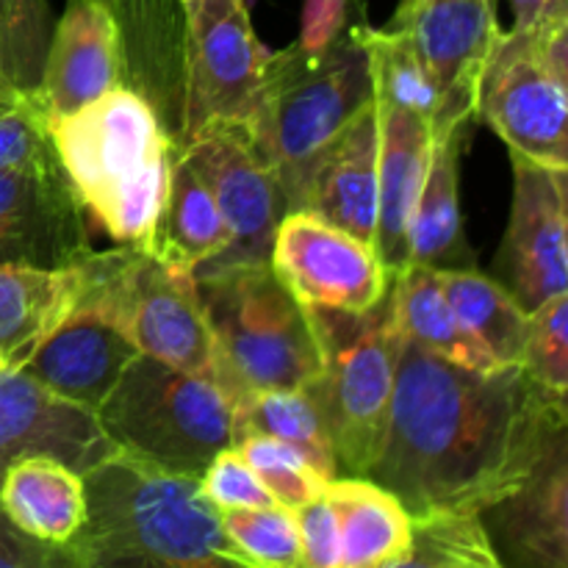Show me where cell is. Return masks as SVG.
Returning <instances> with one entry per match:
<instances>
[{
    "instance_id": "cell-1",
    "label": "cell",
    "mask_w": 568,
    "mask_h": 568,
    "mask_svg": "<svg viewBox=\"0 0 568 568\" xmlns=\"http://www.w3.org/2000/svg\"><path fill=\"white\" fill-rule=\"evenodd\" d=\"M566 427V397L521 366L471 372L403 336L386 438L366 477L410 519L480 516Z\"/></svg>"
},
{
    "instance_id": "cell-2",
    "label": "cell",
    "mask_w": 568,
    "mask_h": 568,
    "mask_svg": "<svg viewBox=\"0 0 568 568\" xmlns=\"http://www.w3.org/2000/svg\"><path fill=\"white\" fill-rule=\"evenodd\" d=\"M83 486L87 521L67 544L72 568H247L197 477L116 449Z\"/></svg>"
},
{
    "instance_id": "cell-3",
    "label": "cell",
    "mask_w": 568,
    "mask_h": 568,
    "mask_svg": "<svg viewBox=\"0 0 568 568\" xmlns=\"http://www.w3.org/2000/svg\"><path fill=\"white\" fill-rule=\"evenodd\" d=\"M55 155L87 214L122 247L148 244L164 203L178 142L153 105L120 87L50 122Z\"/></svg>"
},
{
    "instance_id": "cell-4",
    "label": "cell",
    "mask_w": 568,
    "mask_h": 568,
    "mask_svg": "<svg viewBox=\"0 0 568 568\" xmlns=\"http://www.w3.org/2000/svg\"><path fill=\"white\" fill-rule=\"evenodd\" d=\"M364 17L349 22L325 44H288L266 53L258 105L244 125L286 194L297 209L305 172L322 148L372 103Z\"/></svg>"
},
{
    "instance_id": "cell-5",
    "label": "cell",
    "mask_w": 568,
    "mask_h": 568,
    "mask_svg": "<svg viewBox=\"0 0 568 568\" xmlns=\"http://www.w3.org/2000/svg\"><path fill=\"white\" fill-rule=\"evenodd\" d=\"M214 333L222 388L236 403L250 392L308 388L322 372L311 311L264 264H209L192 272Z\"/></svg>"
},
{
    "instance_id": "cell-6",
    "label": "cell",
    "mask_w": 568,
    "mask_h": 568,
    "mask_svg": "<svg viewBox=\"0 0 568 568\" xmlns=\"http://www.w3.org/2000/svg\"><path fill=\"white\" fill-rule=\"evenodd\" d=\"M94 419L120 453L189 477L242 444L225 388L148 355L133 358Z\"/></svg>"
},
{
    "instance_id": "cell-7",
    "label": "cell",
    "mask_w": 568,
    "mask_h": 568,
    "mask_svg": "<svg viewBox=\"0 0 568 568\" xmlns=\"http://www.w3.org/2000/svg\"><path fill=\"white\" fill-rule=\"evenodd\" d=\"M322 372L305 392L314 399L336 453L338 475L366 477L383 449L403 333L392 288L364 314L308 308Z\"/></svg>"
},
{
    "instance_id": "cell-8",
    "label": "cell",
    "mask_w": 568,
    "mask_h": 568,
    "mask_svg": "<svg viewBox=\"0 0 568 568\" xmlns=\"http://www.w3.org/2000/svg\"><path fill=\"white\" fill-rule=\"evenodd\" d=\"M83 272L87 286L78 311L120 331L139 355L222 388L214 333L189 272L170 270L144 250L122 244L105 253L92 250L83 258Z\"/></svg>"
},
{
    "instance_id": "cell-9",
    "label": "cell",
    "mask_w": 568,
    "mask_h": 568,
    "mask_svg": "<svg viewBox=\"0 0 568 568\" xmlns=\"http://www.w3.org/2000/svg\"><path fill=\"white\" fill-rule=\"evenodd\" d=\"M568 14L503 31L477 87L475 116L510 153L568 170Z\"/></svg>"
},
{
    "instance_id": "cell-10",
    "label": "cell",
    "mask_w": 568,
    "mask_h": 568,
    "mask_svg": "<svg viewBox=\"0 0 568 568\" xmlns=\"http://www.w3.org/2000/svg\"><path fill=\"white\" fill-rule=\"evenodd\" d=\"M183 131L181 142L211 128L247 125L264 83L266 50L244 0H183Z\"/></svg>"
},
{
    "instance_id": "cell-11",
    "label": "cell",
    "mask_w": 568,
    "mask_h": 568,
    "mask_svg": "<svg viewBox=\"0 0 568 568\" xmlns=\"http://www.w3.org/2000/svg\"><path fill=\"white\" fill-rule=\"evenodd\" d=\"M270 264L305 308L364 314L392 288L375 244L311 211H288L275 231Z\"/></svg>"
},
{
    "instance_id": "cell-12",
    "label": "cell",
    "mask_w": 568,
    "mask_h": 568,
    "mask_svg": "<svg viewBox=\"0 0 568 568\" xmlns=\"http://www.w3.org/2000/svg\"><path fill=\"white\" fill-rule=\"evenodd\" d=\"M514 205L499 247L497 281L530 314L568 294V170L510 153Z\"/></svg>"
},
{
    "instance_id": "cell-13",
    "label": "cell",
    "mask_w": 568,
    "mask_h": 568,
    "mask_svg": "<svg viewBox=\"0 0 568 568\" xmlns=\"http://www.w3.org/2000/svg\"><path fill=\"white\" fill-rule=\"evenodd\" d=\"M388 28L403 33L442 94L436 133L464 131L475 116L477 87L503 28L494 0H399Z\"/></svg>"
},
{
    "instance_id": "cell-14",
    "label": "cell",
    "mask_w": 568,
    "mask_h": 568,
    "mask_svg": "<svg viewBox=\"0 0 568 568\" xmlns=\"http://www.w3.org/2000/svg\"><path fill=\"white\" fill-rule=\"evenodd\" d=\"M181 144L197 175L211 189L225 220L227 244L220 264H264L270 261L275 231L288 214L286 194L275 172L250 142L244 125H222Z\"/></svg>"
},
{
    "instance_id": "cell-15",
    "label": "cell",
    "mask_w": 568,
    "mask_h": 568,
    "mask_svg": "<svg viewBox=\"0 0 568 568\" xmlns=\"http://www.w3.org/2000/svg\"><path fill=\"white\" fill-rule=\"evenodd\" d=\"M89 253L87 209L61 164L0 170V264L59 270Z\"/></svg>"
},
{
    "instance_id": "cell-16",
    "label": "cell",
    "mask_w": 568,
    "mask_h": 568,
    "mask_svg": "<svg viewBox=\"0 0 568 568\" xmlns=\"http://www.w3.org/2000/svg\"><path fill=\"white\" fill-rule=\"evenodd\" d=\"M480 521L503 568H568V427Z\"/></svg>"
},
{
    "instance_id": "cell-17",
    "label": "cell",
    "mask_w": 568,
    "mask_h": 568,
    "mask_svg": "<svg viewBox=\"0 0 568 568\" xmlns=\"http://www.w3.org/2000/svg\"><path fill=\"white\" fill-rule=\"evenodd\" d=\"M120 72L114 9L94 0H67L64 14L53 26L33 98L48 122H55L120 89Z\"/></svg>"
},
{
    "instance_id": "cell-18",
    "label": "cell",
    "mask_w": 568,
    "mask_h": 568,
    "mask_svg": "<svg viewBox=\"0 0 568 568\" xmlns=\"http://www.w3.org/2000/svg\"><path fill=\"white\" fill-rule=\"evenodd\" d=\"M114 453L92 410L55 397L22 372H0V477L22 455H53L83 477Z\"/></svg>"
},
{
    "instance_id": "cell-19",
    "label": "cell",
    "mask_w": 568,
    "mask_h": 568,
    "mask_svg": "<svg viewBox=\"0 0 568 568\" xmlns=\"http://www.w3.org/2000/svg\"><path fill=\"white\" fill-rule=\"evenodd\" d=\"M377 153L381 128L372 100L311 161L294 211H311L361 242L375 244Z\"/></svg>"
},
{
    "instance_id": "cell-20",
    "label": "cell",
    "mask_w": 568,
    "mask_h": 568,
    "mask_svg": "<svg viewBox=\"0 0 568 568\" xmlns=\"http://www.w3.org/2000/svg\"><path fill=\"white\" fill-rule=\"evenodd\" d=\"M136 355L139 349L120 331L75 308L14 372H22L55 397L98 414Z\"/></svg>"
},
{
    "instance_id": "cell-21",
    "label": "cell",
    "mask_w": 568,
    "mask_h": 568,
    "mask_svg": "<svg viewBox=\"0 0 568 568\" xmlns=\"http://www.w3.org/2000/svg\"><path fill=\"white\" fill-rule=\"evenodd\" d=\"M377 105L381 153H377V227L375 250L388 275L410 266V216L425 183L433 148L430 122L410 111Z\"/></svg>"
},
{
    "instance_id": "cell-22",
    "label": "cell",
    "mask_w": 568,
    "mask_h": 568,
    "mask_svg": "<svg viewBox=\"0 0 568 568\" xmlns=\"http://www.w3.org/2000/svg\"><path fill=\"white\" fill-rule=\"evenodd\" d=\"M83 286V261L59 270L0 264V355L9 369H20L33 349L70 320Z\"/></svg>"
},
{
    "instance_id": "cell-23",
    "label": "cell",
    "mask_w": 568,
    "mask_h": 568,
    "mask_svg": "<svg viewBox=\"0 0 568 568\" xmlns=\"http://www.w3.org/2000/svg\"><path fill=\"white\" fill-rule=\"evenodd\" d=\"M0 510L26 536L67 547L87 521V486L53 455H22L0 477Z\"/></svg>"
},
{
    "instance_id": "cell-24",
    "label": "cell",
    "mask_w": 568,
    "mask_h": 568,
    "mask_svg": "<svg viewBox=\"0 0 568 568\" xmlns=\"http://www.w3.org/2000/svg\"><path fill=\"white\" fill-rule=\"evenodd\" d=\"M231 236L214 194L178 144L159 220L142 250L170 270L192 275L197 266L220 258Z\"/></svg>"
},
{
    "instance_id": "cell-25",
    "label": "cell",
    "mask_w": 568,
    "mask_h": 568,
    "mask_svg": "<svg viewBox=\"0 0 568 568\" xmlns=\"http://www.w3.org/2000/svg\"><path fill=\"white\" fill-rule=\"evenodd\" d=\"M325 494L336 514L342 568H392L408 552L414 519L392 491L369 477L338 475Z\"/></svg>"
},
{
    "instance_id": "cell-26",
    "label": "cell",
    "mask_w": 568,
    "mask_h": 568,
    "mask_svg": "<svg viewBox=\"0 0 568 568\" xmlns=\"http://www.w3.org/2000/svg\"><path fill=\"white\" fill-rule=\"evenodd\" d=\"M460 131L433 136L425 183L410 216V264L427 270H471L475 253L466 242L458 194Z\"/></svg>"
},
{
    "instance_id": "cell-27",
    "label": "cell",
    "mask_w": 568,
    "mask_h": 568,
    "mask_svg": "<svg viewBox=\"0 0 568 568\" xmlns=\"http://www.w3.org/2000/svg\"><path fill=\"white\" fill-rule=\"evenodd\" d=\"M392 308L399 333L416 347L471 372L499 369L497 361L483 349V344L460 325L455 311L449 308L436 270L410 264L399 275H394Z\"/></svg>"
},
{
    "instance_id": "cell-28",
    "label": "cell",
    "mask_w": 568,
    "mask_h": 568,
    "mask_svg": "<svg viewBox=\"0 0 568 568\" xmlns=\"http://www.w3.org/2000/svg\"><path fill=\"white\" fill-rule=\"evenodd\" d=\"M449 308L499 366H519L530 314L491 275L471 270H436Z\"/></svg>"
},
{
    "instance_id": "cell-29",
    "label": "cell",
    "mask_w": 568,
    "mask_h": 568,
    "mask_svg": "<svg viewBox=\"0 0 568 568\" xmlns=\"http://www.w3.org/2000/svg\"><path fill=\"white\" fill-rule=\"evenodd\" d=\"M242 442L247 436H270L297 449L325 480L338 477L331 436L305 388L288 392H250L236 399Z\"/></svg>"
},
{
    "instance_id": "cell-30",
    "label": "cell",
    "mask_w": 568,
    "mask_h": 568,
    "mask_svg": "<svg viewBox=\"0 0 568 568\" xmlns=\"http://www.w3.org/2000/svg\"><path fill=\"white\" fill-rule=\"evenodd\" d=\"M364 44L369 59L372 100L419 114L436 133L442 122V94L416 59L408 39L394 28H366Z\"/></svg>"
},
{
    "instance_id": "cell-31",
    "label": "cell",
    "mask_w": 568,
    "mask_h": 568,
    "mask_svg": "<svg viewBox=\"0 0 568 568\" xmlns=\"http://www.w3.org/2000/svg\"><path fill=\"white\" fill-rule=\"evenodd\" d=\"M239 564L247 568H303L297 514L283 505L216 510Z\"/></svg>"
},
{
    "instance_id": "cell-32",
    "label": "cell",
    "mask_w": 568,
    "mask_h": 568,
    "mask_svg": "<svg viewBox=\"0 0 568 568\" xmlns=\"http://www.w3.org/2000/svg\"><path fill=\"white\" fill-rule=\"evenodd\" d=\"M50 37L48 0H0V83L33 98Z\"/></svg>"
},
{
    "instance_id": "cell-33",
    "label": "cell",
    "mask_w": 568,
    "mask_h": 568,
    "mask_svg": "<svg viewBox=\"0 0 568 568\" xmlns=\"http://www.w3.org/2000/svg\"><path fill=\"white\" fill-rule=\"evenodd\" d=\"M239 453L247 460L250 469L258 475L266 491L277 505L288 510H300L303 505L314 503L327 488L325 477L288 444L270 436H247L239 444Z\"/></svg>"
},
{
    "instance_id": "cell-34",
    "label": "cell",
    "mask_w": 568,
    "mask_h": 568,
    "mask_svg": "<svg viewBox=\"0 0 568 568\" xmlns=\"http://www.w3.org/2000/svg\"><path fill=\"white\" fill-rule=\"evenodd\" d=\"M521 369L549 388L552 394H568V294L547 300L530 311Z\"/></svg>"
},
{
    "instance_id": "cell-35",
    "label": "cell",
    "mask_w": 568,
    "mask_h": 568,
    "mask_svg": "<svg viewBox=\"0 0 568 568\" xmlns=\"http://www.w3.org/2000/svg\"><path fill=\"white\" fill-rule=\"evenodd\" d=\"M48 164H59V155L37 98H26L0 111V170Z\"/></svg>"
},
{
    "instance_id": "cell-36",
    "label": "cell",
    "mask_w": 568,
    "mask_h": 568,
    "mask_svg": "<svg viewBox=\"0 0 568 568\" xmlns=\"http://www.w3.org/2000/svg\"><path fill=\"white\" fill-rule=\"evenodd\" d=\"M203 497L216 510H239V508H266L275 505L272 494L258 480L247 460L242 458L236 447L222 449L214 460L197 477Z\"/></svg>"
},
{
    "instance_id": "cell-37",
    "label": "cell",
    "mask_w": 568,
    "mask_h": 568,
    "mask_svg": "<svg viewBox=\"0 0 568 568\" xmlns=\"http://www.w3.org/2000/svg\"><path fill=\"white\" fill-rule=\"evenodd\" d=\"M477 516H422L414 519V538L392 568H449L458 558L466 532Z\"/></svg>"
},
{
    "instance_id": "cell-38",
    "label": "cell",
    "mask_w": 568,
    "mask_h": 568,
    "mask_svg": "<svg viewBox=\"0 0 568 568\" xmlns=\"http://www.w3.org/2000/svg\"><path fill=\"white\" fill-rule=\"evenodd\" d=\"M297 514L303 538V568H342L338 564V527L327 494L303 505Z\"/></svg>"
},
{
    "instance_id": "cell-39",
    "label": "cell",
    "mask_w": 568,
    "mask_h": 568,
    "mask_svg": "<svg viewBox=\"0 0 568 568\" xmlns=\"http://www.w3.org/2000/svg\"><path fill=\"white\" fill-rule=\"evenodd\" d=\"M0 568H72V558L67 547H50L20 532L0 510Z\"/></svg>"
},
{
    "instance_id": "cell-40",
    "label": "cell",
    "mask_w": 568,
    "mask_h": 568,
    "mask_svg": "<svg viewBox=\"0 0 568 568\" xmlns=\"http://www.w3.org/2000/svg\"><path fill=\"white\" fill-rule=\"evenodd\" d=\"M449 568H503L497 552H494L491 541H488L486 530H483L480 516H477L475 525H471L469 532H466L464 544H460L458 549V558L453 560V566Z\"/></svg>"
},
{
    "instance_id": "cell-41",
    "label": "cell",
    "mask_w": 568,
    "mask_h": 568,
    "mask_svg": "<svg viewBox=\"0 0 568 568\" xmlns=\"http://www.w3.org/2000/svg\"><path fill=\"white\" fill-rule=\"evenodd\" d=\"M514 9V31H530L558 14H568V0H508Z\"/></svg>"
},
{
    "instance_id": "cell-42",
    "label": "cell",
    "mask_w": 568,
    "mask_h": 568,
    "mask_svg": "<svg viewBox=\"0 0 568 568\" xmlns=\"http://www.w3.org/2000/svg\"><path fill=\"white\" fill-rule=\"evenodd\" d=\"M94 3H103V6H111V9H114V6L120 3V0H94Z\"/></svg>"
},
{
    "instance_id": "cell-43",
    "label": "cell",
    "mask_w": 568,
    "mask_h": 568,
    "mask_svg": "<svg viewBox=\"0 0 568 568\" xmlns=\"http://www.w3.org/2000/svg\"><path fill=\"white\" fill-rule=\"evenodd\" d=\"M9 369V366H6V361H3V355H0V372H6Z\"/></svg>"
},
{
    "instance_id": "cell-44",
    "label": "cell",
    "mask_w": 568,
    "mask_h": 568,
    "mask_svg": "<svg viewBox=\"0 0 568 568\" xmlns=\"http://www.w3.org/2000/svg\"><path fill=\"white\" fill-rule=\"evenodd\" d=\"M181 3H183V0H181Z\"/></svg>"
}]
</instances>
